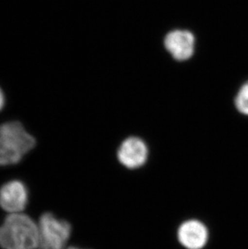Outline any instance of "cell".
Wrapping results in <instances>:
<instances>
[{"label": "cell", "instance_id": "obj_1", "mask_svg": "<svg viewBox=\"0 0 248 249\" xmlns=\"http://www.w3.org/2000/svg\"><path fill=\"white\" fill-rule=\"evenodd\" d=\"M38 244V225L27 214L12 213L0 225L2 249H37Z\"/></svg>", "mask_w": 248, "mask_h": 249}, {"label": "cell", "instance_id": "obj_2", "mask_svg": "<svg viewBox=\"0 0 248 249\" xmlns=\"http://www.w3.org/2000/svg\"><path fill=\"white\" fill-rule=\"evenodd\" d=\"M35 139L19 121L0 124V166L17 165L35 148Z\"/></svg>", "mask_w": 248, "mask_h": 249}, {"label": "cell", "instance_id": "obj_3", "mask_svg": "<svg viewBox=\"0 0 248 249\" xmlns=\"http://www.w3.org/2000/svg\"><path fill=\"white\" fill-rule=\"evenodd\" d=\"M37 249H66L73 234V226L65 219L45 212L40 217Z\"/></svg>", "mask_w": 248, "mask_h": 249}, {"label": "cell", "instance_id": "obj_4", "mask_svg": "<svg viewBox=\"0 0 248 249\" xmlns=\"http://www.w3.org/2000/svg\"><path fill=\"white\" fill-rule=\"evenodd\" d=\"M149 155L148 143L138 136H130L124 139L116 151L118 161L128 170L143 168L148 163Z\"/></svg>", "mask_w": 248, "mask_h": 249}, {"label": "cell", "instance_id": "obj_5", "mask_svg": "<svg viewBox=\"0 0 248 249\" xmlns=\"http://www.w3.org/2000/svg\"><path fill=\"white\" fill-rule=\"evenodd\" d=\"M211 232L208 226L196 218L185 219L178 226L177 239L184 249H204L208 245Z\"/></svg>", "mask_w": 248, "mask_h": 249}, {"label": "cell", "instance_id": "obj_6", "mask_svg": "<svg viewBox=\"0 0 248 249\" xmlns=\"http://www.w3.org/2000/svg\"><path fill=\"white\" fill-rule=\"evenodd\" d=\"M28 189L24 181L11 180L0 188V207L10 213H19L28 206Z\"/></svg>", "mask_w": 248, "mask_h": 249}, {"label": "cell", "instance_id": "obj_7", "mask_svg": "<svg viewBox=\"0 0 248 249\" xmlns=\"http://www.w3.org/2000/svg\"><path fill=\"white\" fill-rule=\"evenodd\" d=\"M195 36L189 31H173L164 40L166 50L178 61L191 57L195 52Z\"/></svg>", "mask_w": 248, "mask_h": 249}, {"label": "cell", "instance_id": "obj_8", "mask_svg": "<svg viewBox=\"0 0 248 249\" xmlns=\"http://www.w3.org/2000/svg\"><path fill=\"white\" fill-rule=\"evenodd\" d=\"M234 104L239 112L243 115H248V82L239 89Z\"/></svg>", "mask_w": 248, "mask_h": 249}, {"label": "cell", "instance_id": "obj_9", "mask_svg": "<svg viewBox=\"0 0 248 249\" xmlns=\"http://www.w3.org/2000/svg\"><path fill=\"white\" fill-rule=\"evenodd\" d=\"M5 104H6V97H5L4 92L0 87V111H2L4 107Z\"/></svg>", "mask_w": 248, "mask_h": 249}, {"label": "cell", "instance_id": "obj_10", "mask_svg": "<svg viewBox=\"0 0 248 249\" xmlns=\"http://www.w3.org/2000/svg\"><path fill=\"white\" fill-rule=\"evenodd\" d=\"M66 249H88V248L80 247V246H70V247L66 248Z\"/></svg>", "mask_w": 248, "mask_h": 249}]
</instances>
